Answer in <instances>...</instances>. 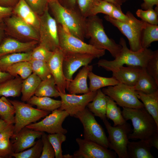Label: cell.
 <instances>
[{
  "label": "cell",
  "mask_w": 158,
  "mask_h": 158,
  "mask_svg": "<svg viewBox=\"0 0 158 158\" xmlns=\"http://www.w3.org/2000/svg\"><path fill=\"white\" fill-rule=\"evenodd\" d=\"M48 6L58 24L63 26L71 33L83 41L87 38L86 18L78 9L66 7L58 0H49Z\"/></svg>",
  "instance_id": "obj_1"
},
{
  "label": "cell",
  "mask_w": 158,
  "mask_h": 158,
  "mask_svg": "<svg viewBox=\"0 0 158 158\" xmlns=\"http://www.w3.org/2000/svg\"><path fill=\"white\" fill-rule=\"evenodd\" d=\"M122 115L126 121L130 120L133 127L129 139H150L158 134V126L144 107L139 108L122 107Z\"/></svg>",
  "instance_id": "obj_2"
},
{
  "label": "cell",
  "mask_w": 158,
  "mask_h": 158,
  "mask_svg": "<svg viewBox=\"0 0 158 158\" xmlns=\"http://www.w3.org/2000/svg\"><path fill=\"white\" fill-rule=\"evenodd\" d=\"M119 44L121 46V49L114 59L110 61L100 59L97 63L99 67L112 72L124 65L145 68L154 51L148 48L142 49L137 51H132L128 48L126 40L122 37L120 39Z\"/></svg>",
  "instance_id": "obj_3"
},
{
  "label": "cell",
  "mask_w": 158,
  "mask_h": 158,
  "mask_svg": "<svg viewBox=\"0 0 158 158\" xmlns=\"http://www.w3.org/2000/svg\"><path fill=\"white\" fill-rule=\"evenodd\" d=\"M86 22L87 38H90V44L97 49L107 50L115 58L120 51L121 46L107 36L102 20L95 15L86 18Z\"/></svg>",
  "instance_id": "obj_4"
},
{
  "label": "cell",
  "mask_w": 158,
  "mask_h": 158,
  "mask_svg": "<svg viewBox=\"0 0 158 158\" xmlns=\"http://www.w3.org/2000/svg\"><path fill=\"white\" fill-rule=\"evenodd\" d=\"M59 48L64 53L87 54L99 58L105 53V50L99 49L71 33L63 26L58 24Z\"/></svg>",
  "instance_id": "obj_5"
},
{
  "label": "cell",
  "mask_w": 158,
  "mask_h": 158,
  "mask_svg": "<svg viewBox=\"0 0 158 158\" xmlns=\"http://www.w3.org/2000/svg\"><path fill=\"white\" fill-rule=\"evenodd\" d=\"M126 13L130 19L128 23L121 22L107 15H105L104 18L116 27L127 37L130 49L137 51L143 49L141 44V36L146 22L137 19L129 11Z\"/></svg>",
  "instance_id": "obj_6"
},
{
  "label": "cell",
  "mask_w": 158,
  "mask_h": 158,
  "mask_svg": "<svg viewBox=\"0 0 158 158\" xmlns=\"http://www.w3.org/2000/svg\"><path fill=\"white\" fill-rule=\"evenodd\" d=\"M102 121L109 135V148L114 150L119 158H128V136L132 131L130 125L126 122L122 125L112 126L107 118Z\"/></svg>",
  "instance_id": "obj_7"
},
{
  "label": "cell",
  "mask_w": 158,
  "mask_h": 158,
  "mask_svg": "<svg viewBox=\"0 0 158 158\" xmlns=\"http://www.w3.org/2000/svg\"><path fill=\"white\" fill-rule=\"evenodd\" d=\"M74 117L79 119L83 125L84 139L109 148L108 138L104 129L87 108L78 113Z\"/></svg>",
  "instance_id": "obj_8"
},
{
  "label": "cell",
  "mask_w": 158,
  "mask_h": 158,
  "mask_svg": "<svg viewBox=\"0 0 158 158\" xmlns=\"http://www.w3.org/2000/svg\"><path fill=\"white\" fill-rule=\"evenodd\" d=\"M9 100L15 109L13 135L30 124L35 123L46 116L51 112L34 108L31 105L23 102Z\"/></svg>",
  "instance_id": "obj_9"
},
{
  "label": "cell",
  "mask_w": 158,
  "mask_h": 158,
  "mask_svg": "<svg viewBox=\"0 0 158 158\" xmlns=\"http://www.w3.org/2000/svg\"><path fill=\"white\" fill-rule=\"evenodd\" d=\"M106 95L112 99L117 105L122 107L139 108L144 107L138 98L133 86L119 83L107 87L102 90Z\"/></svg>",
  "instance_id": "obj_10"
},
{
  "label": "cell",
  "mask_w": 158,
  "mask_h": 158,
  "mask_svg": "<svg viewBox=\"0 0 158 158\" xmlns=\"http://www.w3.org/2000/svg\"><path fill=\"white\" fill-rule=\"evenodd\" d=\"M39 43L50 51H54L59 48L58 25L54 18L50 14L48 7L39 16Z\"/></svg>",
  "instance_id": "obj_11"
},
{
  "label": "cell",
  "mask_w": 158,
  "mask_h": 158,
  "mask_svg": "<svg viewBox=\"0 0 158 158\" xmlns=\"http://www.w3.org/2000/svg\"><path fill=\"white\" fill-rule=\"evenodd\" d=\"M3 22L6 34L21 41L35 40L39 42V32L16 16L12 14L5 18Z\"/></svg>",
  "instance_id": "obj_12"
},
{
  "label": "cell",
  "mask_w": 158,
  "mask_h": 158,
  "mask_svg": "<svg viewBox=\"0 0 158 158\" xmlns=\"http://www.w3.org/2000/svg\"><path fill=\"white\" fill-rule=\"evenodd\" d=\"M69 116L66 111L58 109L52 111L41 121L30 124L26 127L49 134L60 133L65 134L67 130L63 127L62 124Z\"/></svg>",
  "instance_id": "obj_13"
},
{
  "label": "cell",
  "mask_w": 158,
  "mask_h": 158,
  "mask_svg": "<svg viewBox=\"0 0 158 158\" xmlns=\"http://www.w3.org/2000/svg\"><path fill=\"white\" fill-rule=\"evenodd\" d=\"M78 149L73 154V158H116L114 151L94 142L77 138L75 140Z\"/></svg>",
  "instance_id": "obj_14"
},
{
  "label": "cell",
  "mask_w": 158,
  "mask_h": 158,
  "mask_svg": "<svg viewBox=\"0 0 158 158\" xmlns=\"http://www.w3.org/2000/svg\"><path fill=\"white\" fill-rule=\"evenodd\" d=\"M60 93V92H59ZM97 91L90 92L81 95L60 93L61 105L58 109L66 111L71 116L84 109L94 99Z\"/></svg>",
  "instance_id": "obj_15"
},
{
  "label": "cell",
  "mask_w": 158,
  "mask_h": 158,
  "mask_svg": "<svg viewBox=\"0 0 158 158\" xmlns=\"http://www.w3.org/2000/svg\"><path fill=\"white\" fill-rule=\"evenodd\" d=\"M63 54L62 66L66 80L67 88L76 71L82 66L89 65L96 58L87 54L64 52Z\"/></svg>",
  "instance_id": "obj_16"
},
{
  "label": "cell",
  "mask_w": 158,
  "mask_h": 158,
  "mask_svg": "<svg viewBox=\"0 0 158 158\" xmlns=\"http://www.w3.org/2000/svg\"><path fill=\"white\" fill-rule=\"evenodd\" d=\"M63 52L58 48L53 51L47 63L51 74L54 79L57 90L60 93H66L67 81L63 69Z\"/></svg>",
  "instance_id": "obj_17"
},
{
  "label": "cell",
  "mask_w": 158,
  "mask_h": 158,
  "mask_svg": "<svg viewBox=\"0 0 158 158\" xmlns=\"http://www.w3.org/2000/svg\"><path fill=\"white\" fill-rule=\"evenodd\" d=\"M43 133L26 127L22 129L11 138L14 153L20 152L33 146L36 139L41 138Z\"/></svg>",
  "instance_id": "obj_18"
},
{
  "label": "cell",
  "mask_w": 158,
  "mask_h": 158,
  "mask_svg": "<svg viewBox=\"0 0 158 158\" xmlns=\"http://www.w3.org/2000/svg\"><path fill=\"white\" fill-rule=\"evenodd\" d=\"M38 43L37 41L24 42L13 38H5L0 44V58L10 54L31 51Z\"/></svg>",
  "instance_id": "obj_19"
},
{
  "label": "cell",
  "mask_w": 158,
  "mask_h": 158,
  "mask_svg": "<svg viewBox=\"0 0 158 158\" xmlns=\"http://www.w3.org/2000/svg\"><path fill=\"white\" fill-rule=\"evenodd\" d=\"M92 65H88L83 66L75 78L69 83L66 90L71 94H85L90 91L87 83L89 73L92 71Z\"/></svg>",
  "instance_id": "obj_20"
},
{
  "label": "cell",
  "mask_w": 158,
  "mask_h": 158,
  "mask_svg": "<svg viewBox=\"0 0 158 158\" xmlns=\"http://www.w3.org/2000/svg\"><path fill=\"white\" fill-rule=\"evenodd\" d=\"M12 14L31 25L38 32L39 16L33 11L24 0H19L13 8Z\"/></svg>",
  "instance_id": "obj_21"
},
{
  "label": "cell",
  "mask_w": 158,
  "mask_h": 158,
  "mask_svg": "<svg viewBox=\"0 0 158 158\" xmlns=\"http://www.w3.org/2000/svg\"><path fill=\"white\" fill-rule=\"evenodd\" d=\"M142 69V68L139 66H123L112 72V77L119 83L133 86L140 76Z\"/></svg>",
  "instance_id": "obj_22"
},
{
  "label": "cell",
  "mask_w": 158,
  "mask_h": 158,
  "mask_svg": "<svg viewBox=\"0 0 158 158\" xmlns=\"http://www.w3.org/2000/svg\"><path fill=\"white\" fill-rule=\"evenodd\" d=\"M152 147L150 139L129 141L127 147L128 158H154L150 151Z\"/></svg>",
  "instance_id": "obj_23"
},
{
  "label": "cell",
  "mask_w": 158,
  "mask_h": 158,
  "mask_svg": "<svg viewBox=\"0 0 158 158\" xmlns=\"http://www.w3.org/2000/svg\"><path fill=\"white\" fill-rule=\"evenodd\" d=\"M136 92L138 98L142 102L144 107L158 126V90L150 94Z\"/></svg>",
  "instance_id": "obj_24"
},
{
  "label": "cell",
  "mask_w": 158,
  "mask_h": 158,
  "mask_svg": "<svg viewBox=\"0 0 158 158\" xmlns=\"http://www.w3.org/2000/svg\"><path fill=\"white\" fill-rule=\"evenodd\" d=\"M133 87L135 91L145 94H150L158 90V85L145 67L142 68L140 76Z\"/></svg>",
  "instance_id": "obj_25"
},
{
  "label": "cell",
  "mask_w": 158,
  "mask_h": 158,
  "mask_svg": "<svg viewBox=\"0 0 158 158\" xmlns=\"http://www.w3.org/2000/svg\"><path fill=\"white\" fill-rule=\"evenodd\" d=\"M23 80L19 76L9 79L0 83V96L19 97Z\"/></svg>",
  "instance_id": "obj_26"
},
{
  "label": "cell",
  "mask_w": 158,
  "mask_h": 158,
  "mask_svg": "<svg viewBox=\"0 0 158 158\" xmlns=\"http://www.w3.org/2000/svg\"><path fill=\"white\" fill-rule=\"evenodd\" d=\"M107 106L106 95L101 89H99L97 91L94 99L88 104L87 107L95 116L99 117L103 120L107 118Z\"/></svg>",
  "instance_id": "obj_27"
},
{
  "label": "cell",
  "mask_w": 158,
  "mask_h": 158,
  "mask_svg": "<svg viewBox=\"0 0 158 158\" xmlns=\"http://www.w3.org/2000/svg\"><path fill=\"white\" fill-rule=\"evenodd\" d=\"M41 80L38 76L33 73L23 80L21 88V100L23 102H27L34 95Z\"/></svg>",
  "instance_id": "obj_28"
},
{
  "label": "cell",
  "mask_w": 158,
  "mask_h": 158,
  "mask_svg": "<svg viewBox=\"0 0 158 158\" xmlns=\"http://www.w3.org/2000/svg\"><path fill=\"white\" fill-rule=\"evenodd\" d=\"M27 102L32 105L36 106L38 109L50 112L59 108L61 105V100H55L51 97L35 95Z\"/></svg>",
  "instance_id": "obj_29"
},
{
  "label": "cell",
  "mask_w": 158,
  "mask_h": 158,
  "mask_svg": "<svg viewBox=\"0 0 158 158\" xmlns=\"http://www.w3.org/2000/svg\"><path fill=\"white\" fill-rule=\"evenodd\" d=\"M34 95L38 97L55 98L60 97V93L56 88L54 79L52 76L41 80Z\"/></svg>",
  "instance_id": "obj_30"
},
{
  "label": "cell",
  "mask_w": 158,
  "mask_h": 158,
  "mask_svg": "<svg viewBox=\"0 0 158 158\" xmlns=\"http://www.w3.org/2000/svg\"><path fill=\"white\" fill-rule=\"evenodd\" d=\"M88 78L89 80V88L90 92L96 91L101 88L114 85L120 83L112 77L107 78L99 76L92 71L89 73Z\"/></svg>",
  "instance_id": "obj_31"
},
{
  "label": "cell",
  "mask_w": 158,
  "mask_h": 158,
  "mask_svg": "<svg viewBox=\"0 0 158 158\" xmlns=\"http://www.w3.org/2000/svg\"><path fill=\"white\" fill-rule=\"evenodd\" d=\"M107 106L106 116L114 122L113 126L122 125L126 121L123 118L120 108L116 102L111 98L106 95Z\"/></svg>",
  "instance_id": "obj_32"
},
{
  "label": "cell",
  "mask_w": 158,
  "mask_h": 158,
  "mask_svg": "<svg viewBox=\"0 0 158 158\" xmlns=\"http://www.w3.org/2000/svg\"><path fill=\"white\" fill-rule=\"evenodd\" d=\"M31 51L10 54L1 57L0 58V71L6 72L8 68L16 63L30 61Z\"/></svg>",
  "instance_id": "obj_33"
},
{
  "label": "cell",
  "mask_w": 158,
  "mask_h": 158,
  "mask_svg": "<svg viewBox=\"0 0 158 158\" xmlns=\"http://www.w3.org/2000/svg\"><path fill=\"white\" fill-rule=\"evenodd\" d=\"M6 72L13 77L19 76L23 80L32 73L29 61H22L16 63L8 68Z\"/></svg>",
  "instance_id": "obj_34"
},
{
  "label": "cell",
  "mask_w": 158,
  "mask_h": 158,
  "mask_svg": "<svg viewBox=\"0 0 158 158\" xmlns=\"http://www.w3.org/2000/svg\"><path fill=\"white\" fill-rule=\"evenodd\" d=\"M158 41V25H152L146 22L141 36V44L142 48H148L151 46L152 43Z\"/></svg>",
  "instance_id": "obj_35"
},
{
  "label": "cell",
  "mask_w": 158,
  "mask_h": 158,
  "mask_svg": "<svg viewBox=\"0 0 158 158\" xmlns=\"http://www.w3.org/2000/svg\"><path fill=\"white\" fill-rule=\"evenodd\" d=\"M15 109L9 99L4 96L0 98V119L8 124L15 122Z\"/></svg>",
  "instance_id": "obj_36"
},
{
  "label": "cell",
  "mask_w": 158,
  "mask_h": 158,
  "mask_svg": "<svg viewBox=\"0 0 158 158\" xmlns=\"http://www.w3.org/2000/svg\"><path fill=\"white\" fill-rule=\"evenodd\" d=\"M43 143L41 138L36 141L30 148L22 152L14 153L13 157L16 158H40L42 153Z\"/></svg>",
  "instance_id": "obj_37"
},
{
  "label": "cell",
  "mask_w": 158,
  "mask_h": 158,
  "mask_svg": "<svg viewBox=\"0 0 158 158\" xmlns=\"http://www.w3.org/2000/svg\"><path fill=\"white\" fill-rule=\"evenodd\" d=\"M29 61L32 73L36 75L41 80H45L52 76L47 62L35 60H31Z\"/></svg>",
  "instance_id": "obj_38"
},
{
  "label": "cell",
  "mask_w": 158,
  "mask_h": 158,
  "mask_svg": "<svg viewBox=\"0 0 158 158\" xmlns=\"http://www.w3.org/2000/svg\"><path fill=\"white\" fill-rule=\"evenodd\" d=\"M136 14L141 20L144 22L152 25L158 24V6H156L154 9L153 8L146 10L138 9Z\"/></svg>",
  "instance_id": "obj_39"
},
{
  "label": "cell",
  "mask_w": 158,
  "mask_h": 158,
  "mask_svg": "<svg viewBox=\"0 0 158 158\" xmlns=\"http://www.w3.org/2000/svg\"><path fill=\"white\" fill-rule=\"evenodd\" d=\"M65 135L57 133L47 135L48 139L54 149L56 158H63L61 144L66 140V137Z\"/></svg>",
  "instance_id": "obj_40"
},
{
  "label": "cell",
  "mask_w": 158,
  "mask_h": 158,
  "mask_svg": "<svg viewBox=\"0 0 158 158\" xmlns=\"http://www.w3.org/2000/svg\"><path fill=\"white\" fill-rule=\"evenodd\" d=\"M53 53V51H50L44 46L39 43V44L31 51V60L41 61L47 63Z\"/></svg>",
  "instance_id": "obj_41"
},
{
  "label": "cell",
  "mask_w": 158,
  "mask_h": 158,
  "mask_svg": "<svg viewBox=\"0 0 158 158\" xmlns=\"http://www.w3.org/2000/svg\"><path fill=\"white\" fill-rule=\"evenodd\" d=\"M147 73L158 85V50L154 51L145 67Z\"/></svg>",
  "instance_id": "obj_42"
},
{
  "label": "cell",
  "mask_w": 158,
  "mask_h": 158,
  "mask_svg": "<svg viewBox=\"0 0 158 158\" xmlns=\"http://www.w3.org/2000/svg\"><path fill=\"white\" fill-rule=\"evenodd\" d=\"M115 6L112 4L104 0H100L95 5L91 11L90 16L97 15L99 13L110 16Z\"/></svg>",
  "instance_id": "obj_43"
},
{
  "label": "cell",
  "mask_w": 158,
  "mask_h": 158,
  "mask_svg": "<svg viewBox=\"0 0 158 158\" xmlns=\"http://www.w3.org/2000/svg\"><path fill=\"white\" fill-rule=\"evenodd\" d=\"M100 0H77L78 9L85 18L90 16L91 10Z\"/></svg>",
  "instance_id": "obj_44"
},
{
  "label": "cell",
  "mask_w": 158,
  "mask_h": 158,
  "mask_svg": "<svg viewBox=\"0 0 158 158\" xmlns=\"http://www.w3.org/2000/svg\"><path fill=\"white\" fill-rule=\"evenodd\" d=\"M41 139L43 147L40 158H54L55 157V152L52 145L49 141L47 135L43 132Z\"/></svg>",
  "instance_id": "obj_45"
},
{
  "label": "cell",
  "mask_w": 158,
  "mask_h": 158,
  "mask_svg": "<svg viewBox=\"0 0 158 158\" xmlns=\"http://www.w3.org/2000/svg\"><path fill=\"white\" fill-rule=\"evenodd\" d=\"M28 6L37 15L40 16L48 7L49 0H24Z\"/></svg>",
  "instance_id": "obj_46"
},
{
  "label": "cell",
  "mask_w": 158,
  "mask_h": 158,
  "mask_svg": "<svg viewBox=\"0 0 158 158\" xmlns=\"http://www.w3.org/2000/svg\"><path fill=\"white\" fill-rule=\"evenodd\" d=\"M10 138L0 141V158H10L14 153Z\"/></svg>",
  "instance_id": "obj_47"
},
{
  "label": "cell",
  "mask_w": 158,
  "mask_h": 158,
  "mask_svg": "<svg viewBox=\"0 0 158 158\" xmlns=\"http://www.w3.org/2000/svg\"><path fill=\"white\" fill-rule=\"evenodd\" d=\"M109 16L123 23H128L130 20L129 16L127 13L126 14L123 13L121 7H118L116 6L110 16Z\"/></svg>",
  "instance_id": "obj_48"
},
{
  "label": "cell",
  "mask_w": 158,
  "mask_h": 158,
  "mask_svg": "<svg viewBox=\"0 0 158 158\" xmlns=\"http://www.w3.org/2000/svg\"><path fill=\"white\" fill-rule=\"evenodd\" d=\"M14 125H8L4 129L0 132V141L6 138H11L13 135Z\"/></svg>",
  "instance_id": "obj_49"
},
{
  "label": "cell",
  "mask_w": 158,
  "mask_h": 158,
  "mask_svg": "<svg viewBox=\"0 0 158 158\" xmlns=\"http://www.w3.org/2000/svg\"><path fill=\"white\" fill-rule=\"evenodd\" d=\"M13 8L4 6L0 5V22L3 23L4 20L13 14Z\"/></svg>",
  "instance_id": "obj_50"
},
{
  "label": "cell",
  "mask_w": 158,
  "mask_h": 158,
  "mask_svg": "<svg viewBox=\"0 0 158 158\" xmlns=\"http://www.w3.org/2000/svg\"><path fill=\"white\" fill-rule=\"evenodd\" d=\"M144 2L141 4L142 9L147 10L153 8L154 6H158V0H143Z\"/></svg>",
  "instance_id": "obj_51"
},
{
  "label": "cell",
  "mask_w": 158,
  "mask_h": 158,
  "mask_svg": "<svg viewBox=\"0 0 158 158\" xmlns=\"http://www.w3.org/2000/svg\"><path fill=\"white\" fill-rule=\"evenodd\" d=\"M19 0H0V5L5 7H13L17 4Z\"/></svg>",
  "instance_id": "obj_52"
},
{
  "label": "cell",
  "mask_w": 158,
  "mask_h": 158,
  "mask_svg": "<svg viewBox=\"0 0 158 158\" xmlns=\"http://www.w3.org/2000/svg\"><path fill=\"white\" fill-rule=\"evenodd\" d=\"M14 78L7 72L0 71V83L9 79Z\"/></svg>",
  "instance_id": "obj_53"
},
{
  "label": "cell",
  "mask_w": 158,
  "mask_h": 158,
  "mask_svg": "<svg viewBox=\"0 0 158 158\" xmlns=\"http://www.w3.org/2000/svg\"><path fill=\"white\" fill-rule=\"evenodd\" d=\"M77 0H65L66 5L65 6L70 8H75Z\"/></svg>",
  "instance_id": "obj_54"
},
{
  "label": "cell",
  "mask_w": 158,
  "mask_h": 158,
  "mask_svg": "<svg viewBox=\"0 0 158 158\" xmlns=\"http://www.w3.org/2000/svg\"><path fill=\"white\" fill-rule=\"evenodd\" d=\"M5 34L4 22H0V44L5 38L4 35Z\"/></svg>",
  "instance_id": "obj_55"
},
{
  "label": "cell",
  "mask_w": 158,
  "mask_h": 158,
  "mask_svg": "<svg viewBox=\"0 0 158 158\" xmlns=\"http://www.w3.org/2000/svg\"><path fill=\"white\" fill-rule=\"evenodd\" d=\"M152 147L158 149V134L154 136L150 139Z\"/></svg>",
  "instance_id": "obj_56"
},
{
  "label": "cell",
  "mask_w": 158,
  "mask_h": 158,
  "mask_svg": "<svg viewBox=\"0 0 158 158\" xmlns=\"http://www.w3.org/2000/svg\"><path fill=\"white\" fill-rule=\"evenodd\" d=\"M113 4L118 7H121L122 3L119 0H104Z\"/></svg>",
  "instance_id": "obj_57"
},
{
  "label": "cell",
  "mask_w": 158,
  "mask_h": 158,
  "mask_svg": "<svg viewBox=\"0 0 158 158\" xmlns=\"http://www.w3.org/2000/svg\"><path fill=\"white\" fill-rule=\"evenodd\" d=\"M8 125L3 120L0 119V132L4 129Z\"/></svg>",
  "instance_id": "obj_58"
},
{
  "label": "cell",
  "mask_w": 158,
  "mask_h": 158,
  "mask_svg": "<svg viewBox=\"0 0 158 158\" xmlns=\"http://www.w3.org/2000/svg\"><path fill=\"white\" fill-rule=\"evenodd\" d=\"M63 158H73V156L69 154H66L63 155Z\"/></svg>",
  "instance_id": "obj_59"
},
{
  "label": "cell",
  "mask_w": 158,
  "mask_h": 158,
  "mask_svg": "<svg viewBox=\"0 0 158 158\" xmlns=\"http://www.w3.org/2000/svg\"><path fill=\"white\" fill-rule=\"evenodd\" d=\"M122 3L125 2L128 0H119Z\"/></svg>",
  "instance_id": "obj_60"
}]
</instances>
